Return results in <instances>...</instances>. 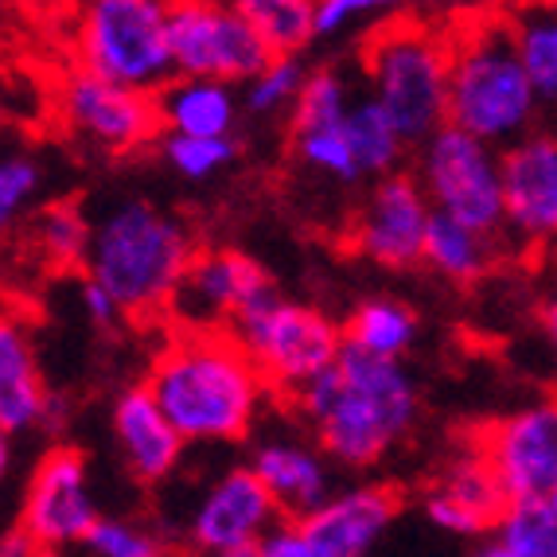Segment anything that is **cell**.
<instances>
[{"label":"cell","mask_w":557,"mask_h":557,"mask_svg":"<svg viewBox=\"0 0 557 557\" xmlns=\"http://www.w3.org/2000/svg\"><path fill=\"white\" fill-rule=\"evenodd\" d=\"M339 465L367 468L386 456L418 418V391L401 359L339 344L335 362L288 394Z\"/></svg>","instance_id":"1"},{"label":"cell","mask_w":557,"mask_h":557,"mask_svg":"<svg viewBox=\"0 0 557 557\" xmlns=\"http://www.w3.org/2000/svg\"><path fill=\"white\" fill-rule=\"evenodd\" d=\"M149 394L184 445L238 441L258 418L265 382L226 327L176 332L149 371Z\"/></svg>","instance_id":"2"},{"label":"cell","mask_w":557,"mask_h":557,"mask_svg":"<svg viewBox=\"0 0 557 557\" xmlns=\"http://www.w3.org/2000/svg\"><path fill=\"white\" fill-rule=\"evenodd\" d=\"M196 253V242L160 207L145 199H125L102 223L90 226L86 246V277L117 300L121 317H164L168 297L184 273L187 258Z\"/></svg>","instance_id":"3"},{"label":"cell","mask_w":557,"mask_h":557,"mask_svg":"<svg viewBox=\"0 0 557 557\" xmlns=\"http://www.w3.org/2000/svg\"><path fill=\"white\" fill-rule=\"evenodd\" d=\"M539 110L542 102L515 55L507 20H475L448 39L445 121L503 149L534 129Z\"/></svg>","instance_id":"4"},{"label":"cell","mask_w":557,"mask_h":557,"mask_svg":"<svg viewBox=\"0 0 557 557\" xmlns=\"http://www.w3.org/2000/svg\"><path fill=\"white\" fill-rule=\"evenodd\" d=\"M362 63L371 78V98L382 106L406 145H421L445 121V36L391 16V24H382L367 39Z\"/></svg>","instance_id":"5"},{"label":"cell","mask_w":557,"mask_h":557,"mask_svg":"<svg viewBox=\"0 0 557 557\" xmlns=\"http://www.w3.org/2000/svg\"><path fill=\"white\" fill-rule=\"evenodd\" d=\"M75 55L94 75L152 94L172 78L168 0H83Z\"/></svg>","instance_id":"6"},{"label":"cell","mask_w":557,"mask_h":557,"mask_svg":"<svg viewBox=\"0 0 557 557\" xmlns=\"http://www.w3.org/2000/svg\"><path fill=\"white\" fill-rule=\"evenodd\" d=\"M226 332L238 339L242 351L250 355L265 391L277 394H293L300 382L332 367L335 351L344 344L339 324H332L320 308L285 300L281 293L265 305L234 317Z\"/></svg>","instance_id":"7"},{"label":"cell","mask_w":557,"mask_h":557,"mask_svg":"<svg viewBox=\"0 0 557 557\" xmlns=\"http://www.w3.org/2000/svg\"><path fill=\"white\" fill-rule=\"evenodd\" d=\"M418 184L429 207L503 238V187L495 145L472 137L453 121H441L437 129L421 140Z\"/></svg>","instance_id":"8"},{"label":"cell","mask_w":557,"mask_h":557,"mask_svg":"<svg viewBox=\"0 0 557 557\" xmlns=\"http://www.w3.org/2000/svg\"><path fill=\"white\" fill-rule=\"evenodd\" d=\"M168 55L172 75H207L246 83L270 47L223 0H168Z\"/></svg>","instance_id":"9"},{"label":"cell","mask_w":557,"mask_h":557,"mask_svg":"<svg viewBox=\"0 0 557 557\" xmlns=\"http://www.w3.org/2000/svg\"><path fill=\"white\" fill-rule=\"evenodd\" d=\"M270 297H277V285L253 258L238 250H196L164 312L176 320V332H219Z\"/></svg>","instance_id":"10"},{"label":"cell","mask_w":557,"mask_h":557,"mask_svg":"<svg viewBox=\"0 0 557 557\" xmlns=\"http://www.w3.org/2000/svg\"><path fill=\"white\" fill-rule=\"evenodd\" d=\"M59 113L71 129H78L86 140L102 145L110 152H129L149 145L160 133L157 102L149 90L113 83L78 66L63 78L59 90Z\"/></svg>","instance_id":"11"},{"label":"cell","mask_w":557,"mask_h":557,"mask_svg":"<svg viewBox=\"0 0 557 557\" xmlns=\"http://www.w3.org/2000/svg\"><path fill=\"white\" fill-rule=\"evenodd\" d=\"M98 519V503L86 483V465L75 448H51L39 460L24 495L20 530L36 554H63L78 546L86 527Z\"/></svg>","instance_id":"12"},{"label":"cell","mask_w":557,"mask_h":557,"mask_svg":"<svg viewBox=\"0 0 557 557\" xmlns=\"http://www.w3.org/2000/svg\"><path fill=\"white\" fill-rule=\"evenodd\" d=\"M503 234L522 250H539L557 231V140L522 133L499 152Z\"/></svg>","instance_id":"13"},{"label":"cell","mask_w":557,"mask_h":557,"mask_svg":"<svg viewBox=\"0 0 557 557\" xmlns=\"http://www.w3.org/2000/svg\"><path fill=\"white\" fill-rule=\"evenodd\" d=\"M507 499L557 495V409L554 401L527 406L483 429L475 441Z\"/></svg>","instance_id":"14"},{"label":"cell","mask_w":557,"mask_h":557,"mask_svg":"<svg viewBox=\"0 0 557 557\" xmlns=\"http://www.w3.org/2000/svg\"><path fill=\"white\" fill-rule=\"evenodd\" d=\"M281 519L277 503L265 492L253 468H234L223 480H214L211 492L199 499L191 515L187 539L203 554L219 557H253L261 534Z\"/></svg>","instance_id":"15"},{"label":"cell","mask_w":557,"mask_h":557,"mask_svg":"<svg viewBox=\"0 0 557 557\" xmlns=\"http://www.w3.org/2000/svg\"><path fill=\"white\" fill-rule=\"evenodd\" d=\"M374 180L379 184L371 187V196H367L359 219H355V250L362 258H371L374 265H386V270H409L421 261L429 199L421 191L418 176H406L398 168Z\"/></svg>","instance_id":"16"},{"label":"cell","mask_w":557,"mask_h":557,"mask_svg":"<svg viewBox=\"0 0 557 557\" xmlns=\"http://www.w3.org/2000/svg\"><path fill=\"white\" fill-rule=\"evenodd\" d=\"M401 499L391 487H351L327 495L297 519L312 557H359L379 546V539L398 519Z\"/></svg>","instance_id":"17"},{"label":"cell","mask_w":557,"mask_h":557,"mask_svg":"<svg viewBox=\"0 0 557 557\" xmlns=\"http://www.w3.org/2000/svg\"><path fill=\"white\" fill-rule=\"evenodd\" d=\"M503 503H507V495H503L499 480L487 468L480 448H472V453L456 456L437 487L425 495V515L448 534L483 539L492 522L499 519Z\"/></svg>","instance_id":"18"},{"label":"cell","mask_w":557,"mask_h":557,"mask_svg":"<svg viewBox=\"0 0 557 557\" xmlns=\"http://www.w3.org/2000/svg\"><path fill=\"white\" fill-rule=\"evenodd\" d=\"M113 433H117L129 472L145 483H160L164 475H172L180 453H184V437L164 418L149 386H129L121 394L113 406Z\"/></svg>","instance_id":"19"},{"label":"cell","mask_w":557,"mask_h":557,"mask_svg":"<svg viewBox=\"0 0 557 557\" xmlns=\"http://www.w3.org/2000/svg\"><path fill=\"white\" fill-rule=\"evenodd\" d=\"M157 117L168 133H199V137H231L238 121L234 83L207 75H172L152 90Z\"/></svg>","instance_id":"20"},{"label":"cell","mask_w":557,"mask_h":557,"mask_svg":"<svg viewBox=\"0 0 557 557\" xmlns=\"http://www.w3.org/2000/svg\"><path fill=\"white\" fill-rule=\"evenodd\" d=\"M47 386L39 374L36 347L24 324L0 317V429L4 433H28L44 418Z\"/></svg>","instance_id":"21"},{"label":"cell","mask_w":557,"mask_h":557,"mask_svg":"<svg viewBox=\"0 0 557 557\" xmlns=\"http://www.w3.org/2000/svg\"><path fill=\"white\" fill-rule=\"evenodd\" d=\"M253 472L273 495L285 519H300L317 503L327 499V465L320 453L293 445V441H270L253 453Z\"/></svg>","instance_id":"22"},{"label":"cell","mask_w":557,"mask_h":557,"mask_svg":"<svg viewBox=\"0 0 557 557\" xmlns=\"http://www.w3.org/2000/svg\"><path fill=\"white\" fill-rule=\"evenodd\" d=\"M499 250L503 238L483 234L453 214L429 207L425 234H421V261L429 270H437L441 277L456 281V285H472L499 261Z\"/></svg>","instance_id":"23"},{"label":"cell","mask_w":557,"mask_h":557,"mask_svg":"<svg viewBox=\"0 0 557 557\" xmlns=\"http://www.w3.org/2000/svg\"><path fill=\"white\" fill-rule=\"evenodd\" d=\"M487 557H554L557 554V495H519L503 503L499 519L483 534Z\"/></svg>","instance_id":"24"},{"label":"cell","mask_w":557,"mask_h":557,"mask_svg":"<svg viewBox=\"0 0 557 557\" xmlns=\"http://www.w3.org/2000/svg\"><path fill=\"white\" fill-rule=\"evenodd\" d=\"M507 20L511 47L542 106L557 98V12L554 0H522Z\"/></svg>","instance_id":"25"},{"label":"cell","mask_w":557,"mask_h":557,"mask_svg":"<svg viewBox=\"0 0 557 557\" xmlns=\"http://www.w3.org/2000/svg\"><path fill=\"white\" fill-rule=\"evenodd\" d=\"M339 125H344L347 145H351L359 176H386V172H394V168L401 164V157H406V149H409L374 98L347 102Z\"/></svg>","instance_id":"26"},{"label":"cell","mask_w":557,"mask_h":557,"mask_svg":"<svg viewBox=\"0 0 557 557\" xmlns=\"http://www.w3.org/2000/svg\"><path fill=\"white\" fill-rule=\"evenodd\" d=\"M231 4L270 47V55H300L317 39L312 28L317 0H231Z\"/></svg>","instance_id":"27"},{"label":"cell","mask_w":557,"mask_h":557,"mask_svg":"<svg viewBox=\"0 0 557 557\" xmlns=\"http://www.w3.org/2000/svg\"><path fill=\"white\" fill-rule=\"evenodd\" d=\"M339 332H344L347 344L362 347V351L401 359L409 351V344H413V335H418V317L406 305H398V300L374 297L355 308Z\"/></svg>","instance_id":"28"},{"label":"cell","mask_w":557,"mask_h":557,"mask_svg":"<svg viewBox=\"0 0 557 557\" xmlns=\"http://www.w3.org/2000/svg\"><path fill=\"white\" fill-rule=\"evenodd\" d=\"M32 238L47 265L78 270L86 261V246H90V223L75 203H51L32 223Z\"/></svg>","instance_id":"29"},{"label":"cell","mask_w":557,"mask_h":557,"mask_svg":"<svg viewBox=\"0 0 557 557\" xmlns=\"http://www.w3.org/2000/svg\"><path fill=\"white\" fill-rule=\"evenodd\" d=\"M300 83H305V63L297 55H270L265 63L246 78V110L250 113H281L293 106Z\"/></svg>","instance_id":"30"},{"label":"cell","mask_w":557,"mask_h":557,"mask_svg":"<svg viewBox=\"0 0 557 557\" xmlns=\"http://www.w3.org/2000/svg\"><path fill=\"white\" fill-rule=\"evenodd\" d=\"M347 86L335 71H305V83H300L297 98H293V133L297 129H317V125H335L344 121L347 110Z\"/></svg>","instance_id":"31"},{"label":"cell","mask_w":557,"mask_h":557,"mask_svg":"<svg viewBox=\"0 0 557 557\" xmlns=\"http://www.w3.org/2000/svg\"><path fill=\"white\" fill-rule=\"evenodd\" d=\"M297 152L312 172L335 180V184H355V180H362L339 121H335V125H317V129H297Z\"/></svg>","instance_id":"32"},{"label":"cell","mask_w":557,"mask_h":557,"mask_svg":"<svg viewBox=\"0 0 557 557\" xmlns=\"http://www.w3.org/2000/svg\"><path fill=\"white\" fill-rule=\"evenodd\" d=\"M168 164L187 180H211L234 160L231 137H199V133H168L164 140Z\"/></svg>","instance_id":"33"},{"label":"cell","mask_w":557,"mask_h":557,"mask_svg":"<svg viewBox=\"0 0 557 557\" xmlns=\"http://www.w3.org/2000/svg\"><path fill=\"white\" fill-rule=\"evenodd\" d=\"M78 546L98 557H157L160 549H164V542H160L157 534H149L145 527H137V522L102 519V515H98V519L86 527Z\"/></svg>","instance_id":"34"},{"label":"cell","mask_w":557,"mask_h":557,"mask_svg":"<svg viewBox=\"0 0 557 557\" xmlns=\"http://www.w3.org/2000/svg\"><path fill=\"white\" fill-rule=\"evenodd\" d=\"M39 184H44V168L28 152H0V219L12 226L20 214L28 211L36 199Z\"/></svg>","instance_id":"35"},{"label":"cell","mask_w":557,"mask_h":557,"mask_svg":"<svg viewBox=\"0 0 557 557\" xmlns=\"http://www.w3.org/2000/svg\"><path fill=\"white\" fill-rule=\"evenodd\" d=\"M401 0H317L312 9V28L317 36L332 39L347 28H359V24H374V20H391L398 16Z\"/></svg>","instance_id":"36"},{"label":"cell","mask_w":557,"mask_h":557,"mask_svg":"<svg viewBox=\"0 0 557 557\" xmlns=\"http://www.w3.org/2000/svg\"><path fill=\"white\" fill-rule=\"evenodd\" d=\"M258 554L261 557H312V549H308L297 519H285V515H281V519L261 534Z\"/></svg>","instance_id":"37"},{"label":"cell","mask_w":557,"mask_h":557,"mask_svg":"<svg viewBox=\"0 0 557 557\" xmlns=\"http://www.w3.org/2000/svg\"><path fill=\"white\" fill-rule=\"evenodd\" d=\"M83 308H86V320H94L98 327H110L113 320L121 317V308H117V300L106 293L98 281H90L86 277V285H83Z\"/></svg>","instance_id":"38"},{"label":"cell","mask_w":557,"mask_h":557,"mask_svg":"<svg viewBox=\"0 0 557 557\" xmlns=\"http://www.w3.org/2000/svg\"><path fill=\"white\" fill-rule=\"evenodd\" d=\"M16 9L32 12L39 20H63L66 12L75 9V0H16Z\"/></svg>","instance_id":"39"},{"label":"cell","mask_w":557,"mask_h":557,"mask_svg":"<svg viewBox=\"0 0 557 557\" xmlns=\"http://www.w3.org/2000/svg\"><path fill=\"white\" fill-rule=\"evenodd\" d=\"M0 554H36V549H32V542L28 539H24V530H12V534H9V539H4V542H0Z\"/></svg>","instance_id":"40"},{"label":"cell","mask_w":557,"mask_h":557,"mask_svg":"<svg viewBox=\"0 0 557 557\" xmlns=\"http://www.w3.org/2000/svg\"><path fill=\"white\" fill-rule=\"evenodd\" d=\"M9 465H12V445H9V433L0 429V480L9 475Z\"/></svg>","instance_id":"41"},{"label":"cell","mask_w":557,"mask_h":557,"mask_svg":"<svg viewBox=\"0 0 557 557\" xmlns=\"http://www.w3.org/2000/svg\"><path fill=\"white\" fill-rule=\"evenodd\" d=\"M12 12H16V0H0V32L12 24Z\"/></svg>","instance_id":"42"},{"label":"cell","mask_w":557,"mask_h":557,"mask_svg":"<svg viewBox=\"0 0 557 557\" xmlns=\"http://www.w3.org/2000/svg\"><path fill=\"white\" fill-rule=\"evenodd\" d=\"M4 231H9V226H4V219H0V234H4Z\"/></svg>","instance_id":"43"}]
</instances>
